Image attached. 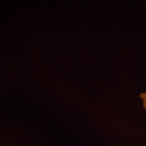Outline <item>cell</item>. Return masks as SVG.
Listing matches in <instances>:
<instances>
[{"instance_id":"6da1fadb","label":"cell","mask_w":146,"mask_h":146,"mask_svg":"<svg viewBox=\"0 0 146 146\" xmlns=\"http://www.w3.org/2000/svg\"><path fill=\"white\" fill-rule=\"evenodd\" d=\"M140 98L143 101V107L146 110V92L140 94Z\"/></svg>"}]
</instances>
